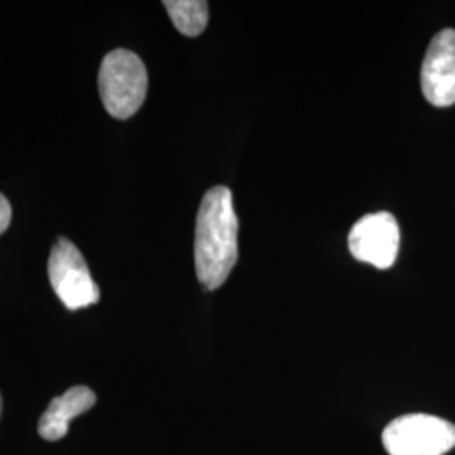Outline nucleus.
I'll list each match as a JSON object with an SVG mask.
<instances>
[{
    "instance_id": "nucleus-5",
    "label": "nucleus",
    "mask_w": 455,
    "mask_h": 455,
    "mask_svg": "<svg viewBox=\"0 0 455 455\" xmlns=\"http://www.w3.org/2000/svg\"><path fill=\"white\" fill-rule=\"evenodd\" d=\"M347 243L356 260L387 270L398 255L400 228L390 212L366 214L351 228Z\"/></svg>"
},
{
    "instance_id": "nucleus-8",
    "label": "nucleus",
    "mask_w": 455,
    "mask_h": 455,
    "mask_svg": "<svg viewBox=\"0 0 455 455\" xmlns=\"http://www.w3.org/2000/svg\"><path fill=\"white\" fill-rule=\"evenodd\" d=\"M164 7L180 34L196 37L208 26V2L203 0H165Z\"/></svg>"
},
{
    "instance_id": "nucleus-9",
    "label": "nucleus",
    "mask_w": 455,
    "mask_h": 455,
    "mask_svg": "<svg viewBox=\"0 0 455 455\" xmlns=\"http://www.w3.org/2000/svg\"><path fill=\"white\" fill-rule=\"evenodd\" d=\"M12 221V208L11 203L7 201V197L0 195V235L7 231V228Z\"/></svg>"
},
{
    "instance_id": "nucleus-3",
    "label": "nucleus",
    "mask_w": 455,
    "mask_h": 455,
    "mask_svg": "<svg viewBox=\"0 0 455 455\" xmlns=\"http://www.w3.org/2000/svg\"><path fill=\"white\" fill-rule=\"evenodd\" d=\"M383 445L390 455H443L455 447V425L434 415L410 413L388 423Z\"/></svg>"
},
{
    "instance_id": "nucleus-7",
    "label": "nucleus",
    "mask_w": 455,
    "mask_h": 455,
    "mask_svg": "<svg viewBox=\"0 0 455 455\" xmlns=\"http://www.w3.org/2000/svg\"><path fill=\"white\" fill-rule=\"evenodd\" d=\"M97 403V395L88 387H73L51 400L46 411L39 419L37 432L39 435L49 442L61 440L69 430V422L75 417H80L84 411Z\"/></svg>"
},
{
    "instance_id": "nucleus-1",
    "label": "nucleus",
    "mask_w": 455,
    "mask_h": 455,
    "mask_svg": "<svg viewBox=\"0 0 455 455\" xmlns=\"http://www.w3.org/2000/svg\"><path fill=\"white\" fill-rule=\"evenodd\" d=\"M238 260V218L227 186L212 188L201 201L196 220L195 263L197 280L220 289Z\"/></svg>"
},
{
    "instance_id": "nucleus-4",
    "label": "nucleus",
    "mask_w": 455,
    "mask_h": 455,
    "mask_svg": "<svg viewBox=\"0 0 455 455\" xmlns=\"http://www.w3.org/2000/svg\"><path fill=\"white\" fill-rule=\"evenodd\" d=\"M49 282L68 310L84 309L100 300V289L78 246L68 238L52 244L48 261Z\"/></svg>"
},
{
    "instance_id": "nucleus-2",
    "label": "nucleus",
    "mask_w": 455,
    "mask_h": 455,
    "mask_svg": "<svg viewBox=\"0 0 455 455\" xmlns=\"http://www.w3.org/2000/svg\"><path fill=\"white\" fill-rule=\"evenodd\" d=\"M144 61L129 49L108 52L98 71V90L103 107L118 120H127L140 110L147 97Z\"/></svg>"
},
{
    "instance_id": "nucleus-6",
    "label": "nucleus",
    "mask_w": 455,
    "mask_h": 455,
    "mask_svg": "<svg viewBox=\"0 0 455 455\" xmlns=\"http://www.w3.org/2000/svg\"><path fill=\"white\" fill-rule=\"evenodd\" d=\"M422 92L434 107L455 103V31L443 29L430 41L423 60Z\"/></svg>"
},
{
    "instance_id": "nucleus-10",
    "label": "nucleus",
    "mask_w": 455,
    "mask_h": 455,
    "mask_svg": "<svg viewBox=\"0 0 455 455\" xmlns=\"http://www.w3.org/2000/svg\"><path fill=\"white\" fill-rule=\"evenodd\" d=\"M0 415H2V395H0Z\"/></svg>"
}]
</instances>
